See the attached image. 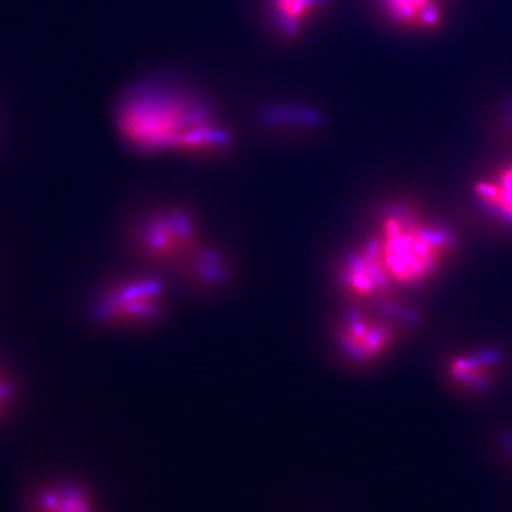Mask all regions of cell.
<instances>
[{
  "instance_id": "1",
  "label": "cell",
  "mask_w": 512,
  "mask_h": 512,
  "mask_svg": "<svg viewBox=\"0 0 512 512\" xmlns=\"http://www.w3.org/2000/svg\"><path fill=\"white\" fill-rule=\"evenodd\" d=\"M117 128L140 153L211 156L228 147L227 128L197 97L147 86L128 94L117 111Z\"/></svg>"
},
{
  "instance_id": "2",
  "label": "cell",
  "mask_w": 512,
  "mask_h": 512,
  "mask_svg": "<svg viewBox=\"0 0 512 512\" xmlns=\"http://www.w3.org/2000/svg\"><path fill=\"white\" fill-rule=\"evenodd\" d=\"M393 284L419 285L430 278L454 249L448 229L396 208L384 215L375 238Z\"/></svg>"
},
{
  "instance_id": "3",
  "label": "cell",
  "mask_w": 512,
  "mask_h": 512,
  "mask_svg": "<svg viewBox=\"0 0 512 512\" xmlns=\"http://www.w3.org/2000/svg\"><path fill=\"white\" fill-rule=\"evenodd\" d=\"M163 285L150 276H134L111 284L94 303V319L116 325H138L156 319L163 308Z\"/></svg>"
},
{
  "instance_id": "4",
  "label": "cell",
  "mask_w": 512,
  "mask_h": 512,
  "mask_svg": "<svg viewBox=\"0 0 512 512\" xmlns=\"http://www.w3.org/2000/svg\"><path fill=\"white\" fill-rule=\"evenodd\" d=\"M197 225L190 214L167 210L150 215L137 232V248L150 261L174 264L194 254Z\"/></svg>"
},
{
  "instance_id": "5",
  "label": "cell",
  "mask_w": 512,
  "mask_h": 512,
  "mask_svg": "<svg viewBox=\"0 0 512 512\" xmlns=\"http://www.w3.org/2000/svg\"><path fill=\"white\" fill-rule=\"evenodd\" d=\"M393 330L382 319L352 312L340 323L338 342L342 352L353 362L369 363L387 352Z\"/></svg>"
},
{
  "instance_id": "6",
  "label": "cell",
  "mask_w": 512,
  "mask_h": 512,
  "mask_svg": "<svg viewBox=\"0 0 512 512\" xmlns=\"http://www.w3.org/2000/svg\"><path fill=\"white\" fill-rule=\"evenodd\" d=\"M340 284L359 299H375L387 292L393 282L384 268L375 238L345 259L340 269Z\"/></svg>"
},
{
  "instance_id": "7",
  "label": "cell",
  "mask_w": 512,
  "mask_h": 512,
  "mask_svg": "<svg viewBox=\"0 0 512 512\" xmlns=\"http://www.w3.org/2000/svg\"><path fill=\"white\" fill-rule=\"evenodd\" d=\"M328 0H266V10L276 33L296 39L319 18Z\"/></svg>"
},
{
  "instance_id": "8",
  "label": "cell",
  "mask_w": 512,
  "mask_h": 512,
  "mask_svg": "<svg viewBox=\"0 0 512 512\" xmlns=\"http://www.w3.org/2000/svg\"><path fill=\"white\" fill-rule=\"evenodd\" d=\"M393 23L410 30L430 32L443 22L441 0H379Z\"/></svg>"
},
{
  "instance_id": "9",
  "label": "cell",
  "mask_w": 512,
  "mask_h": 512,
  "mask_svg": "<svg viewBox=\"0 0 512 512\" xmlns=\"http://www.w3.org/2000/svg\"><path fill=\"white\" fill-rule=\"evenodd\" d=\"M32 512H96L90 494L76 483H53L33 494Z\"/></svg>"
},
{
  "instance_id": "10",
  "label": "cell",
  "mask_w": 512,
  "mask_h": 512,
  "mask_svg": "<svg viewBox=\"0 0 512 512\" xmlns=\"http://www.w3.org/2000/svg\"><path fill=\"white\" fill-rule=\"evenodd\" d=\"M476 195L493 214L512 222V165L480 181L476 185Z\"/></svg>"
},
{
  "instance_id": "11",
  "label": "cell",
  "mask_w": 512,
  "mask_h": 512,
  "mask_svg": "<svg viewBox=\"0 0 512 512\" xmlns=\"http://www.w3.org/2000/svg\"><path fill=\"white\" fill-rule=\"evenodd\" d=\"M497 363V355L493 352L476 353V355L457 357L451 363L450 372L458 384L480 389L490 380L491 369Z\"/></svg>"
},
{
  "instance_id": "12",
  "label": "cell",
  "mask_w": 512,
  "mask_h": 512,
  "mask_svg": "<svg viewBox=\"0 0 512 512\" xmlns=\"http://www.w3.org/2000/svg\"><path fill=\"white\" fill-rule=\"evenodd\" d=\"M191 265L192 275L201 284H221L228 275L227 262L215 249H195Z\"/></svg>"
},
{
  "instance_id": "13",
  "label": "cell",
  "mask_w": 512,
  "mask_h": 512,
  "mask_svg": "<svg viewBox=\"0 0 512 512\" xmlns=\"http://www.w3.org/2000/svg\"><path fill=\"white\" fill-rule=\"evenodd\" d=\"M13 397H15V386H13L12 377L0 363V416L9 409Z\"/></svg>"
},
{
  "instance_id": "14",
  "label": "cell",
  "mask_w": 512,
  "mask_h": 512,
  "mask_svg": "<svg viewBox=\"0 0 512 512\" xmlns=\"http://www.w3.org/2000/svg\"><path fill=\"white\" fill-rule=\"evenodd\" d=\"M2 130H3V123H2V116H0V137H2Z\"/></svg>"
}]
</instances>
